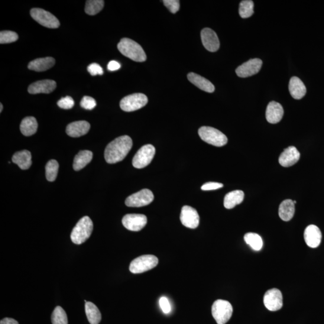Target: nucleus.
I'll return each instance as SVG.
<instances>
[{"label":"nucleus","instance_id":"nucleus-35","mask_svg":"<svg viewBox=\"0 0 324 324\" xmlns=\"http://www.w3.org/2000/svg\"><path fill=\"white\" fill-rule=\"evenodd\" d=\"M18 39V35L14 31H2L0 32V44L13 43Z\"/></svg>","mask_w":324,"mask_h":324},{"label":"nucleus","instance_id":"nucleus-17","mask_svg":"<svg viewBox=\"0 0 324 324\" xmlns=\"http://www.w3.org/2000/svg\"><path fill=\"white\" fill-rule=\"evenodd\" d=\"M56 81L50 79H45L37 81L32 83L28 87V92L32 95L35 94L51 93L56 89Z\"/></svg>","mask_w":324,"mask_h":324},{"label":"nucleus","instance_id":"nucleus-21","mask_svg":"<svg viewBox=\"0 0 324 324\" xmlns=\"http://www.w3.org/2000/svg\"><path fill=\"white\" fill-rule=\"evenodd\" d=\"M187 78L193 85L197 88L207 93L215 92V87L210 80L196 73H190L188 74Z\"/></svg>","mask_w":324,"mask_h":324},{"label":"nucleus","instance_id":"nucleus-15","mask_svg":"<svg viewBox=\"0 0 324 324\" xmlns=\"http://www.w3.org/2000/svg\"><path fill=\"white\" fill-rule=\"evenodd\" d=\"M204 47L210 52H216L220 48V42L218 35L212 29H203L200 33Z\"/></svg>","mask_w":324,"mask_h":324},{"label":"nucleus","instance_id":"nucleus-30","mask_svg":"<svg viewBox=\"0 0 324 324\" xmlns=\"http://www.w3.org/2000/svg\"><path fill=\"white\" fill-rule=\"evenodd\" d=\"M245 241L250 247L255 251L261 250L263 246V241L261 236L256 233L249 232L245 234Z\"/></svg>","mask_w":324,"mask_h":324},{"label":"nucleus","instance_id":"nucleus-38","mask_svg":"<svg viewBox=\"0 0 324 324\" xmlns=\"http://www.w3.org/2000/svg\"><path fill=\"white\" fill-rule=\"evenodd\" d=\"M163 2L164 5L173 14H176L179 11L180 5V2L178 0H164Z\"/></svg>","mask_w":324,"mask_h":324},{"label":"nucleus","instance_id":"nucleus-28","mask_svg":"<svg viewBox=\"0 0 324 324\" xmlns=\"http://www.w3.org/2000/svg\"><path fill=\"white\" fill-rule=\"evenodd\" d=\"M38 124L36 119L33 116H28L23 119L20 125V130L22 134L26 137H30L36 133Z\"/></svg>","mask_w":324,"mask_h":324},{"label":"nucleus","instance_id":"nucleus-14","mask_svg":"<svg viewBox=\"0 0 324 324\" xmlns=\"http://www.w3.org/2000/svg\"><path fill=\"white\" fill-rule=\"evenodd\" d=\"M262 61L259 58H254L243 63L236 69V73L240 77H247L254 75L260 71Z\"/></svg>","mask_w":324,"mask_h":324},{"label":"nucleus","instance_id":"nucleus-9","mask_svg":"<svg viewBox=\"0 0 324 324\" xmlns=\"http://www.w3.org/2000/svg\"><path fill=\"white\" fill-rule=\"evenodd\" d=\"M30 15L35 21L44 27L49 28H57L60 27V22L56 16L44 9H32Z\"/></svg>","mask_w":324,"mask_h":324},{"label":"nucleus","instance_id":"nucleus-4","mask_svg":"<svg viewBox=\"0 0 324 324\" xmlns=\"http://www.w3.org/2000/svg\"><path fill=\"white\" fill-rule=\"evenodd\" d=\"M198 134L204 141L216 147H222L228 142V138L225 135L212 127L203 126L199 129Z\"/></svg>","mask_w":324,"mask_h":324},{"label":"nucleus","instance_id":"nucleus-16","mask_svg":"<svg viewBox=\"0 0 324 324\" xmlns=\"http://www.w3.org/2000/svg\"><path fill=\"white\" fill-rule=\"evenodd\" d=\"M304 240L311 248H316L320 244L322 233L318 227L314 225L308 226L304 233Z\"/></svg>","mask_w":324,"mask_h":324},{"label":"nucleus","instance_id":"nucleus-27","mask_svg":"<svg viewBox=\"0 0 324 324\" xmlns=\"http://www.w3.org/2000/svg\"><path fill=\"white\" fill-rule=\"evenodd\" d=\"M245 193L242 190H234L226 194L224 198V207L227 209H232L240 204L244 199Z\"/></svg>","mask_w":324,"mask_h":324},{"label":"nucleus","instance_id":"nucleus-37","mask_svg":"<svg viewBox=\"0 0 324 324\" xmlns=\"http://www.w3.org/2000/svg\"><path fill=\"white\" fill-rule=\"evenodd\" d=\"M96 106V100L92 97L84 96L80 102V106L84 109L92 110Z\"/></svg>","mask_w":324,"mask_h":324},{"label":"nucleus","instance_id":"nucleus-11","mask_svg":"<svg viewBox=\"0 0 324 324\" xmlns=\"http://www.w3.org/2000/svg\"><path fill=\"white\" fill-rule=\"evenodd\" d=\"M122 223L129 231H139L147 225V218L140 214H128L123 217Z\"/></svg>","mask_w":324,"mask_h":324},{"label":"nucleus","instance_id":"nucleus-36","mask_svg":"<svg viewBox=\"0 0 324 324\" xmlns=\"http://www.w3.org/2000/svg\"><path fill=\"white\" fill-rule=\"evenodd\" d=\"M57 105L60 108L64 109H72L74 105V102L72 97L66 96L61 98L58 102Z\"/></svg>","mask_w":324,"mask_h":324},{"label":"nucleus","instance_id":"nucleus-26","mask_svg":"<svg viewBox=\"0 0 324 324\" xmlns=\"http://www.w3.org/2000/svg\"><path fill=\"white\" fill-rule=\"evenodd\" d=\"M93 153L88 150L80 151L74 157L73 167L76 171L81 170L90 163L93 158Z\"/></svg>","mask_w":324,"mask_h":324},{"label":"nucleus","instance_id":"nucleus-32","mask_svg":"<svg viewBox=\"0 0 324 324\" xmlns=\"http://www.w3.org/2000/svg\"><path fill=\"white\" fill-rule=\"evenodd\" d=\"M51 320L53 324H68L67 314L60 306L55 308L52 314Z\"/></svg>","mask_w":324,"mask_h":324},{"label":"nucleus","instance_id":"nucleus-44","mask_svg":"<svg viewBox=\"0 0 324 324\" xmlns=\"http://www.w3.org/2000/svg\"><path fill=\"white\" fill-rule=\"evenodd\" d=\"M0 108H0V112H2V111H3V106L2 103H1V104H0Z\"/></svg>","mask_w":324,"mask_h":324},{"label":"nucleus","instance_id":"nucleus-33","mask_svg":"<svg viewBox=\"0 0 324 324\" xmlns=\"http://www.w3.org/2000/svg\"><path fill=\"white\" fill-rule=\"evenodd\" d=\"M254 3L251 0H245L239 5V14L242 18H248L254 14Z\"/></svg>","mask_w":324,"mask_h":324},{"label":"nucleus","instance_id":"nucleus-31","mask_svg":"<svg viewBox=\"0 0 324 324\" xmlns=\"http://www.w3.org/2000/svg\"><path fill=\"white\" fill-rule=\"evenodd\" d=\"M105 2L102 0H89L86 2L85 11L89 15H95L102 11Z\"/></svg>","mask_w":324,"mask_h":324},{"label":"nucleus","instance_id":"nucleus-8","mask_svg":"<svg viewBox=\"0 0 324 324\" xmlns=\"http://www.w3.org/2000/svg\"><path fill=\"white\" fill-rule=\"evenodd\" d=\"M155 149L151 144L145 145L142 147L136 153L132 160V165L138 169L147 167L153 159Z\"/></svg>","mask_w":324,"mask_h":324},{"label":"nucleus","instance_id":"nucleus-29","mask_svg":"<svg viewBox=\"0 0 324 324\" xmlns=\"http://www.w3.org/2000/svg\"><path fill=\"white\" fill-rule=\"evenodd\" d=\"M86 313L87 319L90 324H99L102 319L101 313L95 305L92 302H86Z\"/></svg>","mask_w":324,"mask_h":324},{"label":"nucleus","instance_id":"nucleus-1","mask_svg":"<svg viewBox=\"0 0 324 324\" xmlns=\"http://www.w3.org/2000/svg\"><path fill=\"white\" fill-rule=\"evenodd\" d=\"M132 146V139L127 135L119 137L110 142L105 151L107 163L113 164L122 161L131 151Z\"/></svg>","mask_w":324,"mask_h":324},{"label":"nucleus","instance_id":"nucleus-12","mask_svg":"<svg viewBox=\"0 0 324 324\" xmlns=\"http://www.w3.org/2000/svg\"><path fill=\"white\" fill-rule=\"evenodd\" d=\"M264 304L272 312L280 310L283 306V297L280 291L276 288L267 291L264 295Z\"/></svg>","mask_w":324,"mask_h":324},{"label":"nucleus","instance_id":"nucleus-23","mask_svg":"<svg viewBox=\"0 0 324 324\" xmlns=\"http://www.w3.org/2000/svg\"><path fill=\"white\" fill-rule=\"evenodd\" d=\"M289 90L291 96L297 100L302 99L306 93V88L302 80L296 76L291 77Z\"/></svg>","mask_w":324,"mask_h":324},{"label":"nucleus","instance_id":"nucleus-25","mask_svg":"<svg viewBox=\"0 0 324 324\" xmlns=\"http://www.w3.org/2000/svg\"><path fill=\"white\" fill-rule=\"evenodd\" d=\"M295 213V204L293 200L286 199L280 204L278 215L284 221L288 222L293 219Z\"/></svg>","mask_w":324,"mask_h":324},{"label":"nucleus","instance_id":"nucleus-5","mask_svg":"<svg viewBox=\"0 0 324 324\" xmlns=\"http://www.w3.org/2000/svg\"><path fill=\"white\" fill-rule=\"evenodd\" d=\"M212 313L214 319L218 324H225L231 319L233 308L229 301L218 300L213 304Z\"/></svg>","mask_w":324,"mask_h":324},{"label":"nucleus","instance_id":"nucleus-6","mask_svg":"<svg viewBox=\"0 0 324 324\" xmlns=\"http://www.w3.org/2000/svg\"><path fill=\"white\" fill-rule=\"evenodd\" d=\"M158 262V258L154 255H142L132 261L129 270L134 274L144 273L156 267Z\"/></svg>","mask_w":324,"mask_h":324},{"label":"nucleus","instance_id":"nucleus-34","mask_svg":"<svg viewBox=\"0 0 324 324\" xmlns=\"http://www.w3.org/2000/svg\"><path fill=\"white\" fill-rule=\"evenodd\" d=\"M58 168H59V165L56 160H51L48 162L45 167L48 181H54L56 180Z\"/></svg>","mask_w":324,"mask_h":324},{"label":"nucleus","instance_id":"nucleus-24","mask_svg":"<svg viewBox=\"0 0 324 324\" xmlns=\"http://www.w3.org/2000/svg\"><path fill=\"white\" fill-rule=\"evenodd\" d=\"M12 161L18 165L21 170H27L31 166V154L28 150L16 152L13 155Z\"/></svg>","mask_w":324,"mask_h":324},{"label":"nucleus","instance_id":"nucleus-18","mask_svg":"<svg viewBox=\"0 0 324 324\" xmlns=\"http://www.w3.org/2000/svg\"><path fill=\"white\" fill-rule=\"evenodd\" d=\"M300 154L297 149L291 146L285 149L278 158V161L284 167H290L297 163L299 160Z\"/></svg>","mask_w":324,"mask_h":324},{"label":"nucleus","instance_id":"nucleus-19","mask_svg":"<svg viewBox=\"0 0 324 324\" xmlns=\"http://www.w3.org/2000/svg\"><path fill=\"white\" fill-rule=\"evenodd\" d=\"M284 114L282 106L276 102L269 103L266 110V118L271 124H276L280 122Z\"/></svg>","mask_w":324,"mask_h":324},{"label":"nucleus","instance_id":"nucleus-2","mask_svg":"<svg viewBox=\"0 0 324 324\" xmlns=\"http://www.w3.org/2000/svg\"><path fill=\"white\" fill-rule=\"evenodd\" d=\"M117 48L123 56L133 61L144 62L147 59V56L141 45L130 38H122Z\"/></svg>","mask_w":324,"mask_h":324},{"label":"nucleus","instance_id":"nucleus-41","mask_svg":"<svg viewBox=\"0 0 324 324\" xmlns=\"http://www.w3.org/2000/svg\"><path fill=\"white\" fill-rule=\"evenodd\" d=\"M223 185L222 183L216 182H209L204 184L201 187L202 190H212L220 189L223 187Z\"/></svg>","mask_w":324,"mask_h":324},{"label":"nucleus","instance_id":"nucleus-45","mask_svg":"<svg viewBox=\"0 0 324 324\" xmlns=\"http://www.w3.org/2000/svg\"><path fill=\"white\" fill-rule=\"evenodd\" d=\"M294 203L295 204H296L297 203V202L296 201V200H294Z\"/></svg>","mask_w":324,"mask_h":324},{"label":"nucleus","instance_id":"nucleus-10","mask_svg":"<svg viewBox=\"0 0 324 324\" xmlns=\"http://www.w3.org/2000/svg\"><path fill=\"white\" fill-rule=\"evenodd\" d=\"M153 199V192L149 189H143L129 196L125 204L129 207H141L149 205Z\"/></svg>","mask_w":324,"mask_h":324},{"label":"nucleus","instance_id":"nucleus-42","mask_svg":"<svg viewBox=\"0 0 324 324\" xmlns=\"http://www.w3.org/2000/svg\"><path fill=\"white\" fill-rule=\"evenodd\" d=\"M121 65L117 61L112 60L108 65V69L110 71H115L120 69Z\"/></svg>","mask_w":324,"mask_h":324},{"label":"nucleus","instance_id":"nucleus-39","mask_svg":"<svg viewBox=\"0 0 324 324\" xmlns=\"http://www.w3.org/2000/svg\"><path fill=\"white\" fill-rule=\"evenodd\" d=\"M87 70H88V72L91 74V75L92 76H96L97 75V74L102 75V74H103L102 67L97 63L90 64L88 67H87Z\"/></svg>","mask_w":324,"mask_h":324},{"label":"nucleus","instance_id":"nucleus-40","mask_svg":"<svg viewBox=\"0 0 324 324\" xmlns=\"http://www.w3.org/2000/svg\"><path fill=\"white\" fill-rule=\"evenodd\" d=\"M159 304L162 311L164 313H169L171 310V304L167 297H162L159 300Z\"/></svg>","mask_w":324,"mask_h":324},{"label":"nucleus","instance_id":"nucleus-22","mask_svg":"<svg viewBox=\"0 0 324 324\" xmlns=\"http://www.w3.org/2000/svg\"><path fill=\"white\" fill-rule=\"evenodd\" d=\"M56 63V60L53 57L37 58L31 61L28 65V68L35 72H44L51 69Z\"/></svg>","mask_w":324,"mask_h":324},{"label":"nucleus","instance_id":"nucleus-13","mask_svg":"<svg viewBox=\"0 0 324 324\" xmlns=\"http://www.w3.org/2000/svg\"><path fill=\"white\" fill-rule=\"evenodd\" d=\"M180 220L184 226L190 229H195L199 224L198 213L190 206H184L181 209Z\"/></svg>","mask_w":324,"mask_h":324},{"label":"nucleus","instance_id":"nucleus-7","mask_svg":"<svg viewBox=\"0 0 324 324\" xmlns=\"http://www.w3.org/2000/svg\"><path fill=\"white\" fill-rule=\"evenodd\" d=\"M147 103V97L144 94L135 93L124 97L119 105L123 111L132 112L143 108Z\"/></svg>","mask_w":324,"mask_h":324},{"label":"nucleus","instance_id":"nucleus-3","mask_svg":"<svg viewBox=\"0 0 324 324\" xmlns=\"http://www.w3.org/2000/svg\"><path fill=\"white\" fill-rule=\"evenodd\" d=\"M93 230L92 220L89 216H84L74 227L70 238L74 244L81 245L90 238Z\"/></svg>","mask_w":324,"mask_h":324},{"label":"nucleus","instance_id":"nucleus-43","mask_svg":"<svg viewBox=\"0 0 324 324\" xmlns=\"http://www.w3.org/2000/svg\"><path fill=\"white\" fill-rule=\"evenodd\" d=\"M0 324H19L17 320L14 319L9 318V317H6L1 320Z\"/></svg>","mask_w":324,"mask_h":324},{"label":"nucleus","instance_id":"nucleus-20","mask_svg":"<svg viewBox=\"0 0 324 324\" xmlns=\"http://www.w3.org/2000/svg\"><path fill=\"white\" fill-rule=\"evenodd\" d=\"M90 129V123L86 121H78L70 123L67 126L66 133L70 137L77 138L85 135Z\"/></svg>","mask_w":324,"mask_h":324}]
</instances>
